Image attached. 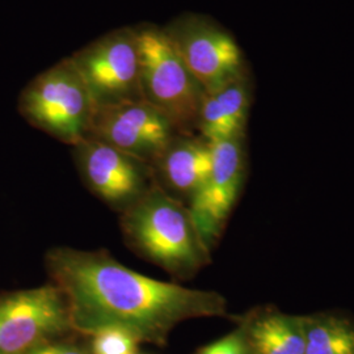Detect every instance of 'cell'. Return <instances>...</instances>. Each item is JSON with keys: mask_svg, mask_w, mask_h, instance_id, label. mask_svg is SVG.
I'll list each match as a JSON object with an SVG mask.
<instances>
[{"mask_svg": "<svg viewBox=\"0 0 354 354\" xmlns=\"http://www.w3.org/2000/svg\"><path fill=\"white\" fill-rule=\"evenodd\" d=\"M46 263L64 295L71 328L89 336L121 328L140 342L162 345L187 319L226 314L221 294L143 276L108 253L55 248Z\"/></svg>", "mask_w": 354, "mask_h": 354, "instance_id": "obj_1", "label": "cell"}, {"mask_svg": "<svg viewBox=\"0 0 354 354\" xmlns=\"http://www.w3.org/2000/svg\"><path fill=\"white\" fill-rule=\"evenodd\" d=\"M121 225L137 252L178 279L193 277L210 261L189 207L158 184L124 210Z\"/></svg>", "mask_w": 354, "mask_h": 354, "instance_id": "obj_2", "label": "cell"}, {"mask_svg": "<svg viewBox=\"0 0 354 354\" xmlns=\"http://www.w3.org/2000/svg\"><path fill=\"white\" fill-rule=\"evenodd\" d=\"M142 97L158 109L178 136L197 129L205 91L190 74L172 39L156 26L137 29Z\"/></svg>", "mask_w": 354, "mask_h": 354, "instance_id": "obj_3", "label": "cell"}, {"mask_svg": "<svg viewBox=\"0 0 354 354\" xmlns=\"http://www.w3.org/2000/svg\"><path fill=\"white\" fill-rule=\"evenodd\" d=\"M20 111L33 127L76 146L88 138L96 106L75 64L67 58L26 87Z\"/></svg>", "mask_w": 354, "mask_h": 354, "instance_id": "obj_4", "label": "cell"}, {"mask_svg": "<svg viewBox=\"0 0 354 354\" xmlns=\"http://www.w3.org/2000/svg\"><path fill=\"white\" fill-rule=\"evenodd\" d=\"M75 64L96 109L143 100L137 29H118L76 51Z\"/></svg>", "mask_w": 354, "mask_h": 354, "instance_id": "obj_5", "label": "cell"}, {"mask_svg": "<svg viewBox=\"0 0 354 354\" xmlns=\"http://www.w3.org/2000/svg\"><path fill=\"white\" fill-rule=\"evenodd\" d=\"M70 328L64 295L54 283L0 298V354H26Z\"/></svg>", "mask_w": 354, "mask_h": 354, "instance_id": "obj_6", "label": "cell"}, {"mask_svg": "<svg viewBox=\"0 0 354 354\" xmlns=\"http://www.w3.org/2000/svg\"><path fill=\"white\" fill-rule=\"evenodd\" d=\"M165 32L205 93L245 74L238 42L213 21L190 16L177 20Z\"/></svg>", "mask_w": 354, "mask_h": 354, "instance_id": "obj_7", "label": "cell"}, {"mask_svg": "<svg viewBox=\"0 0 354 354\" xmlns=\"http://www.w3.org/2000/svg\"><path fill=\"white\" fill-rule=\"evenodd\" d=\"M176 136L165 115L145 100L97 108L89 131V137L147 165L155 163Z\"/></svg>", "mask_w": 354, "mask_h": 354, "instance_id": "obj_8", "label": "cell"}, {"mask_svg": "<svg viewBox=\"0 0 354 354\" xmlns=\"http://www.w3.org/2000/svg\"><path fill=\"white\" fill-rule=\"evenodd\" d=\"M243 138L235 137L210 143V174L190 200V215L209 250L221 236L241 192L245 167Z\"/></svg>", "mask_w": 354, "mask_h": 354, "instance_id": "obj_9", "label": "cell"}, {"mask_svg": "<svg viewBox=\"0 0 354 354\" xmlns=\"http://www.w3.org/2000/svg\"><path fill=\"white\" fill-rule=\"evenodd\" d=\"M75 147L79 169L102 201L127 210L149 190L150 165L88 137Z\"/></svg>", "mask_w": 354, "mask_h": 354, "instance_id": "obj_10", "label": "cell"}, {"mask_svg": "<svg viewBox=\"0 0 354 354\" xmlns=\"http://www.w3.org/2000/svg\"><path fill=\"white\" fill-rule=\"evenodd\" d=\"M250 109L247 75L235 77L203 96L197 130L209 143L244 137Z\"/></svg>", "mask_w": 354, "mask_h": 354, "instance_id": "obj_11", "label": "cell"}, {"mask_svg": "<svg viewBox=\"0 0 354 354\" xmlns=\"http://www.w3.org/2000/svg\"><path fill=\"white\" fill-rule=\"evenodd\" d=\"M168 189L192 200L212 169V146L203 138L176 136L155 162Z\"/></svg>", "mask_w": 354, "mask_h": 354, "instance_id": "obj_12", "label": "cell"}, {"mask_svg": "<svg viewBox=\"0 0 354 354\" xmlns=\"http://www.w3.org/2000/svg\"><path fill=\"white\" fill-rule=\"evenodd\" d=\"M251 354H306L302 317L269 311L247 326Z\"/></svg>", "mask_w": 354, "mask_h": 354, "instance_id": "obj_13", "label": "cell"}, {"mask_svg": "<svg viewBox=\"0 0 354 354\" xmlns=\"http://www.w3.org/2000/svg\"><path fill=\"white\" fill-rule=\"evenodd\" d=\"M306 354H354V324L342 317H302Z\"/></svg>", "mask_w": 354, "mask_h": 354, "instance_id": "obj_14", "label": "cell"}, {"mask_svg": "<svg viewBox=\"0 0 354 354\" xmlns=\"http://www.w3.org/2000/svg\"><path fill=\"white\" fill-rule=\"evenodd\" d=\"M92 354H137L140 340L121 328H105L92 335Z\"/></svg>", "mask_w": 354, "mask_h": 354, "instance_id": "obj_15", "label": "cell"}, {"mask_svg": "<svg viewBox=\"0 0 354 354\" xmlns=\"http://www.w3.org/2000/svg\"><path fill=\"white\" fill-rule=\"evenodd\" d=\"M198 354H251L245 332L235 330L221 340L203 348Z\"/></svg>", "mask_w": 354, "mask_h": 354, "instance_id": "obj_16", "label": "cell"}, {"mask_svg": "<svg viewBox=\"0 0 354 354\" xmlns=\"http://www.w3.org/2000/svg\"><path fill=\"white\" fill-rule=\"evenodd\" d=\"M26 354H89L87 351L66 342H42Z\"/></svg>", "mask_w": 354, "mask_h": 354, "instance_id": "obj_17", "label": "cell"}]
</instances>
